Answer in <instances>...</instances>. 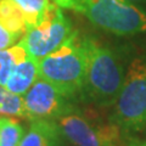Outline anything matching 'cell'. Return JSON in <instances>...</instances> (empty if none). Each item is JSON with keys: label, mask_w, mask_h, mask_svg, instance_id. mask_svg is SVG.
<instances>
[{"label": "cell", "mask_w": 146, "mask_h": 146, "mask_svg": "<svg viewBox=\"0 0 146 146\" xmlns=\"http://www.w3.org/2000/svg\"><path fill=\"white\" fill-rule=\"evenodd\" d=\"M73 33L71 22L61 7L52 1L44 20L38 26L27 29L20 42L29 56L39 61L57 50Z\"/></svg>", "instance_id": "obj_6"}, {"label": "cell", "mask_w": 146, "mask_h": 146, "mask_svg": "<svg viewBox=\"0 0 146 146\" xmlns=\"http://www.w3.org/2000/svg\"><path fill=\"white\" fill-rule=\"evenodd\" d=\"M23 101L29 121H57L63 115L74 110L72 100L66 98L51 83L38 78L23 95Z\"/></svg>", "instance_id": "obj_7"}, {"label": "cell", "mask_w": 146, "mask_h": 146, "mask_svg": "<svg viewBox=\"0 0 146 146\" xmlns=\"http://www.w3.org/2000/svg\"><path fill=\"white\" fill-rule=\"evenodd\" d=\"M127 146H146V140H139V139H131Z\"/></svg>", "instance_id": "obj_15"}, {"label": "cell", "mask_w": 146, "mask_h": 146, "mask_svg": "<svg viewBox=\"0 0 146 146\" xmlns=\"http://www.w3.org/2000/svg\"><path fill=\"white\" fill-rule=\"evenodd\" d=\"M84 40L86 72L83 94L98 106H113L124 83L123 67L111 49L91 38Z\"/></svg>", "instance_id": "obj_2"}, {"label": "cell", "mask_w": 146, "mask_h": 146, "mask_svg": "<svg viewBox=\"0 0 146 146\" xmlns=\"http://www.w3.org/2000/svg\"><path fill=\"white\" fill-rule=\"evenodd\" d=\"M5 93H6V88L5 86H3V85H0V104H1V101H3Z\"/></svg>", "instance_id": "obj_16"}, {"label": "cell", "mask_w": 146, "mask_h": 146, "mask_svg": "<svg viewBox=\"0 0 146 146\" xmlns=\"http://www.w3.org/2000/svg\"><path fill=\"white\" fill-rule=\"evenodd\" d=\"M61 9L83 15L99 28L117 35L146 32V13L125 0H52Z\"/></svg>", "instance_id": "obj_3"}, {"label": "cell", "mask_w": 146, "mask_h": 146, "mask_svg": "<svg viewBox=\"0 0 146 146\" xmlns=\"http://www.w3.org/2000/svg\"><path fill=\"white\" fill-rule=\"evenodd\" d=\"M21 7L26 17L27 29L38 26L42 22L51 5V0H13Z\"/></svg>", "instance_id": "obj_11"}, {"label": "cell", "mask_w": 146, "mask_h": 146, "mask_svg": "<svg viewBox=\"0 0 146 146\" xmlns=\"http://www.w3.org/2000/svg\"><path fill=\"white\" fill-rule=\"evenodd\" d=\"M20 38H17L15 34L9 32L5 27L0 25V50H6L15 45V43Z\"/></svg>", "instance_id": "obj_14"}, {"label": "cell", "mask_w": 146, "mask_h": 146, "mask_svg": "<svg viewBox=\"0 0 146 146\" xmlns=\"http://www.w3.org/2000/svg\"><path fill=\"white\" fill-rule=\"evenodd\" d=\"M56 122L63 138L74 146H125L117 125L94 119L76 108Z\"/></svg>", "instance_id": "obj_5"}, {"label": "cell", "mask_w": 146, "mask_h": 146, "mask_svg": "<svg viewBox=\"0 0 146 146\" xmlns=\"http://www.w3.org/2000/svg\"><path fill=\"white\" fill-rule=\"evenodd\" d=\"M25 128L16 118L0 116V146H20Z\"/></svg>", "instance_id": "obj_12"}, {"label": "cell", "mask_w": 146, "mask_h": 146, "mask_svg": "<svg viewBox=\"0 0 146 146\" xmlns=\"http://www.w3.org/2000/svg\"><path fill=\"white\" fill-rule=\"evenodd\" d=\"M0 67H1V65H0Z\"/></svg>", "instance_id": "obj_18"}, {"label": "cell", "mask_w": 146, "mask_h": 146, "mask_svg": "<svg viewBox=\"0 0 146 146\" xmlns=\"http://www.w3.org/2000/svg\"><path fill=\"white\" fill-rule=\"evenodd\" d=\"M38 78V60L28 56L13 67L5 88L11 93L22 96L29 90Z\"/></svg>", "instance_id": "obj_9"}, {"label": "cell", "mask_w": 146, "mask_h": 146, "mask_svg": "<svg viewBox=\"0 0 146 146\" xmlns=\"http://www.w3.org/2000/svg\"><path fill=\"white\" fill-rule=\"evenodd\" d=\"M0 116L28 119V115H27V111H26L23 96L13 94L11 91L6 90L3 101L0 104Z\"/></svg>", "instance_id": "obj_13"}, {"label": "cell", "mask_w": 146, "mask_h": 146, "mask_svg": "<svg viewBox=\"0 0 146 146\" xmlns=\"http://www.w3.org/2000/svg\"><path fill=\"white\" fill-rule=\"evenodd\" d=\"M110 122L123 133H135L146 127V61L135 60L130 65Z\"/></svg>", "instance_id": "obj_4"}, {"label": "cell", "mask_w": 146, "mask_h": 146, "mask_svg": "<svg viewBox=\"0 0 146 146\" xmlns=\"http://www.w3.org/2000/svg\"><path fill=\"white\" fill-rule=\"evenodd\" d=\"M125 1H129L130 3V1H143V0H125Z\"/></svg>", "instance_id": "obj_17"}, {"label": "cell", "mask_w": 146, "mask_h": 146, "mask_svg": "<svg viewBox=\"0 0 146 146\" xmlns=\"http://www.w3.org/2000/svg\"><path fill=\"white\" fill-rule=\"evenodd\" d=\"M0 25L17 38L27 32L25 13L13 0H0Z\"/></svg>", "instance_id": "obj_10"}, {"label": "cell", "mask_w": 146, "mask_h": 146, "mask_svg": "<svg viewBox=\"0 0 146 146\" xmlns=\"http://www.w3.org/2000/svg\"><path fill=\"white\" fill-rule=\"evenodd\" d=\"M63 135L56 121H31L28 130L25 133L20 146H61Z\"/></svg>", "instance_id": "obj_8"}, {"label": "cell", "mask_w": 146, "mask_h": 146, "mask_svg": "<svg viewBox=\"0 0 146 146\" xmlns=\"http://www.w3.org/2000/svg\"><path fill=\"white\" fill-rule=\"evenodd\" d=\"M85 72V40L76 31L57 50L38 61L39 78L55 85L70 100L83 94Z\"/></svg>", "instance_id": "obj_1"}]
</instances>
